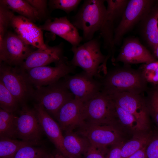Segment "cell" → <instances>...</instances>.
<instances>
[{"mask_svg": "<svg viewBox=\"0 0 158 158\" xmlns=\"http://www.w3.org/2000/svg\"><path fill=\"white\" fill-rule=\"evenodd\" d=\"M152 135L147 131L134 134L132 139L123 144L121 149V158H128L145 146Z\"/></svg>", "mask_w": 158, "mask_h": 158, "instance_id": "25", "label": "cell"}, {"mask_svg": "<svg viewBox=\"0 0 158 158\" xmlns=\"http://www.w3.org/2000/svg\"><path fill=\"white\" fill-rule=\"evenodd\" d=\"M10 25L16 34L27 44L38 49H46L42 30L34 22L20 15H14Z\"/></svg>", "mask_w": 158, "mask_h": 158, "instance_id": "16", "label": "cell"}, {"mask_svg": "<svg viewBox=\"0 0 158 158\" xmlns=\"http://www.w3.org/2000/svg\"><path fill=\"white\" fill-rule=\"evenodd\" d=\"M155 87L156 89L158 92V84Z\"/></svg>", "mask_w": 158, "mask_h": 158, "instance_id": "42", "label": "cell"}, {"mask_svg": "<svg viewBox=\"0 0 158 158\" xmlns=\"http://www.w3.org/2000/svg\"><path fill=\"white\" fill-rule=\"evenodd\" d=\"M65 133L63 140L65 157L80 158L84 155L90 144V142L85 138L73 131H66Z\"/></svg>", "mask_w": 158, "mask_h": 158, "instance_id": "22", "label": "cell"}, {"mask_svg": "<svg viewBox=\"0 0 158 158\" xmlns=\"http://www.w3.org/2000/svg\"><path fill=\"white\" fill-rule=\"evenodd\" d=\"M34 108L43 132L60 153L65 156V152L63 145V135L59 125L41 104L38 103L35 104Z\"/></svg>", "mask_w": 158, "mask_h": 158, "instance_id": "20", "label": "cell"}, {"mask_svg": "<svg viewBox=\"0 0 158 158\" xmlns=\"http://www.w3.org/2000/svg\"><path fill=\"white\" fill-rule=\"evenodd\" d=\"M102 90L108 94L129 92L143 94L148 90L147 83L140 69L132 68L130 65L107 71L100 80Z\"/></svg>", "mask_w": 158, "mask_h": 158, "instance_id": "1", "label": "cell"}, {"mask_svg": "<svg viewBox=\"0 0 158 158\" xmlns=\"http://www.w3.org/2000/svg\"><path fill=\"white\" fill-rule=\"evenodd\" d=\"M36 146L28 145L21 148L13 158H45L49 153L43 148Z\"/></svg>", "mask_w": 158, "mask_h": 158, "instance_id": "30", "label": "cell"}, {"mask_svg": "<svg viewBox=\"0 0 158 158\" xmlns=\"http://www.w3.org/2000/svg\"><path fill=\"white\" fill-rule=\"evenodd\" d=\"M114 103L118 122L124 128L133 133L134 135L147 131L133 115Z\"/></svg>", "mask_w": 158, "mask_h": 158, "instance_id": "27", "label": "cell"}, {"mask_svg": "<svg viewBox=\"0 0 158 158\" xmlns=\"http://www.w3.org/2000/svg\"><path fill=\"white\" fill-rule=\"evenodd\" d=\"M157 60L147 48L137 38L126 39L114 63L121 62L124 65L147 63Z\"/></svg>", "mask_w": 158, "mask_h": 158, "instance_id": "15", "label": "cell"}, {"mask_svg": "<svg viewBox=\"0 0 158 158\" xmlns=\"http://www.w3.org/2000/svg\"><path fill=\"white\" fill-rule=\"evenodd\" d=\"M108 150L107 147L90 143L84 154V158H106Z\"/></svg>", "mask_w": 158, "mask_h": 158, "instance_id": "34", "label": "cell"}, {"mask_svg": "<svg viewBox=\"0 0 158 158\" xmlns=\"http://www.w3.org/2000/svg\"><path fill=\"white\" fill-rule=\"evenodd\" d=\"M107 10L103 23L99 30L104 43L111 59H114L115 45L114 42V24L116 20L122 16L128 0H107Z\"/></svg>", "mask_w": 158, "mask_h": 158, "instance_id": "9", "label": "cell"}, {"mask_svg": "<svg viewBox=\"0 0 158 158\" xmlns=\"http://www.w3.org/2000/svg\"><path fill=\"white\" fill-rule=\"evenodd\" d=\"M19 104L14 96L0 80V108L8 112L14 113L17 110Z\"/></svg>", "mask_w": 158, "mask_h": 158, "instance_id": "28", "label": "cell"}, {"mask_svg": "<svg viewBox=\"0 0 158 158\" xmlns=\"http://www.w3.org/2000/svg\"><path fill=\"white\" fill-rule=\"evenodd\" d=\"M155 55L158 59V44L153 50Z\"/></svg>", "mask_w": 158, "mask_h": 158, "instance_id": "40", "label": "cell"}, {"mask_svg": "<svg viewBox=\"0 0 158 158\" xmlns=\"http://www.w3.org/2000/svg\"><path fill=\"white\" fill-rule=\"evenodd\" d=\"M18 116L13 113L0 108V137L16 138V123Z\"/></svg>", "mask_w": 158, "mask_h": 158, "instance_id": "26", "label": "cell"}, {"mask_svg": "<svg viewBox=\"0 0 158 158\" xmlns=\"http://www.w3.org/2000/svg\"><path fill=\"white\" fill-rule=\"evenodd\" d=\"M153 2L150 0H129L122 18L114 30L115 46L119 44L124 35L141 22L153 6Z\"/></svg>", "mask_w": 158, "mask_h": 158, "instance_id": "8", "label": "cell"}, {"mask_svg": "<svg viewBox=\"0 0 158 158\" xmlns=\"http://www.w3.org/2000/svg\"><path fill=\"white\" fill-rule=\"evenodd\" d=\"M63 78L65 84L74 98L83 103L102 90L100 80L90 77L83 71L74 75H68Z\"/></svg>", "mask_w": 158, "mask_h": 158, "instance_id": "11", "label": "cell"}, {"mask_svg": "<svg viewBox=\"0 0 158 158\" xmlns=\"http://www.w3.org/2000/svg\"><path fill=\"white\" fill-rule=\"evenodd\" d=\"M43 132L36 111L25 104L22 105L16 123V138L26 141H40Z\"/></svg>", "mask_w": 158, "mask_h": 158, "instance_id": "14", "label": "cell"}, {"mask_svg": "<svg viewBox=\"0 0 158 158\" xmlns=\"http://www.w3.org/2000/svg\"><path fill=\"white\" fill-rule=\"evenodd\" d=\"M40 27L42 30L58 35L68 42L72 47L78 46L83 40L78 29L66 16L48 19Z\"/></svg>", "mask_w": 158, "mask_h": 158, "instance_id": "18", "label": "cell"}, {"mask_svg": "<svg viewBox=\"0 0 158 158\" xmlns=\"http://www.w3.org/2000/svg\"><path fill=\"white\" fill-rule=\"evenodd\" d=\"M104 0H85L71 22L83 32V38L87 41L93 38L99 31L106 13L107 7Z\"/></svg>", "mask_w": 158, "mask_h": 158, "instance_id": "4", "label": "cell"}, {"mask_svg": "<svg viewBox=\"0 0 158 158\" xmlns=\"http://www.w3.org/2000/svg\"><path fill=\"white\" fill-rule=\"evenodd\" d=\"M54 67L44 66L23 71L29 83L36 89L55 83L74 72L75 67L66 57L55 63Z\"/></svg>", "mask_w": 158, "mask_h": 158, "instance_id": "6", "label": "cell"}, {"mask_svg": "<svg viewBox=\"0 0 158 158\" xmlns=\"http://www.w3.org/2000/svg\"><path fill=\"white\" fill-rule=\"evenodd\" d=\"M147 145L131 155L128 158H146L145 150Z\"/></svg>", "mask_w": 158, "mask_h": 158, "instance_id": "38", "label": "cell"}, {"mask_svg": "<svg viewBox=\"0 0 158 158\" xmlns=\"http://www.w3.org/2000/svg\"><path fill=\"white\" fill-rule=\"evenodd\" d=\"M39 13L40 16L44 15L47 9V1L45 0H26Z\"/></svg>", "mask_w": 158, "mask_h": 158, "instance_id": "36", "label": "cell"}, {"mask_svg": "<svg viewBox=\"0 0 158 158\" xmlns=\"http://www.w3.org/2000/svg\"><path fill=\"white\" fill-rule=\"evenodd\" d=\"M139 68L146 82L156 86L158 84V60L142 64Z\"/></svg>", "mask_w": 158, "mask_h": 158, "instance_id": "29", "label": "cell"}, {"mask_svg": "<svg viewBox=\"0 0 158 158\" xmlns=\"http://www.w3.org/2000/svg\"><path fill=\"white\" fill-rule=\"evenodd\" d=\"M0 4L16 12L33 22L41 17L37 11L26 0H1Z\"/></svg>", "mask_w": 158, "mask_h": 158, "instance_id": "23", "label": "cell"}, {"mask_svg": "<svg viewBox=\"0 0 158 158\" xmlns=\"http://www.w3.org/2000/svg\"><path fill=\"white\" fill-rule=\"evenodd\" d=\"M78 133L91 144L107 147L123 140L118 127L111 125L84 124Z\"/></svg>", "mask_w": 158, "mask_h": 158, "instance_id": "12", "label": "cell"}, {"mask_svg": "<svg viewBox=\"0 0 158 158\" xmlns=\"http://www.w3.org/2000/svg\"><path fill=\"white\" fill-rule=\"evenodd\" d=\"M32 97L55 118L61 107L66 102L74 98L63 80L36 89L34 90Z\"/></svg>", "mask_w": 158, "mask_h": 158, "instance_id": "5", "label": "cell"}, {"mask_svg": "<svg viewBox=\"0 0 158 158\" xmlns=\"http://www.w3.org/2000/svg\"><path fill=\"white\" fill-rule=\"evenodd\" d=\"M45 158H54V156L51 154H49Z\"/></svg>", "mask_w": 158, "mask_h": 158, "instance_id": "41", "label": "cell"}, {"mask_svg": "<svg viewBox=\"0 0 158 158\" xmlns=\"http://www.w3.org/2000/svg\"><path fill=\"white\" fill-rule=\"evenodd\" d=\"M146 97L150 115L154 118L158 127V92L155 87L147 92Z\"/></svg>", "mask_w": 158, "mask_h": 158, "instance_id": "33", "label": "cell"}, {"mask_svg": "<svg viewBox=\"0 0 158 158\" xmlns=\"http://www.w3.org/2000/svg\"><path fill=\"white\" fill-rule=\"evenodd\" d=\"M11 10L4 6L0 5V50L3 48L4 40L8 25L14 16Z\"/></svg>", "mask_w": 158, "mask_h": 158, "instance_id": "31", "label": "cell"}, {"mask_svg": "<svg viewBox=\"0 0 158 158\" xmlns=\"http://www.w3.org/2000/svg\"><path fill=\"white\" fill-rule=\"evenodd\" d=\"M71 50L73 54L71 64L81 68L90 77L97 79L102 78L101 73L104 75L107 73V63L110 57L102 53L98 38H93L83 44L72 47Z\"/></svg>", "mask_w": 158, "mask_h": 158, "instance_id": "2", "label": "cell"}, {"mask_svg": "<svg viewBox=\"0 0 158 158\" xmlns=\"http://www.w3.org/2000/svg\"><path fill=\"white\" fill-rule=\"evenodd\" d=\"M124 142L123 140L111 145L106 158H121V149Z\"/></svg>", "mask_w": 158, "mask_h": 158, "instance_id": "37", "label": "cell"}, {"mask_svg": "<svg viewBox=\"0 0 158 158\" xmlns=\"http://www.w3.org/2000/svg\"><path fill=\"white\" fill-rule=\"evenodd\" d=\"M0 80L19 104H25L27 100L32 97L35 90L20 68L0 63Z\"/></svg>", "mask_w": 158, "mask_h": 158, "instance_id": "7", "label": "cell"}, {"mask_svg": "<svg viewBox=\"0 0 158 158\" xmlns=\"http://www.w3.org/2000/svg\"><path fill=\"white\" fill-rule=\"evenodd\" d=\"M63 43L61 42L56 46H48L46 49H38L33 51L20 66V68L25 71L46 66L53 62L57 63L65 57L63 55Z\"/></svg>", "mask_w": 158, "mask_h": 158, "instance_id": "19", "label": "cell"}, {"mask_svg": "<svg viewBox=\"0 0 158 158\" xmlns=\"http://www.w3.org/2000/svg\"><path fill=\"white\" fill-rule=\"evenodd\" d=\"M142 94L122 92L108 95L116 104L133 115L147 130L150 114L146 97Z\"/></svg>", "mask_w": 158, "mask_h": 158, "instance_id": "10", "label": "cell"}, {"mask_svg": "<svg viewBox=\"0 0 158 158\" xmlns=\"http://www.w3.org/2000/svg\"><path fill=\"white\" fill-rule=\"evenodd\" d=\"M54 158H70L65 157L61 154L57 153L54 156Z\"/></svg>", "mask_w": 158, "mask_h": 158, "instance_id": "39", "label": "cell"}, {"mask_svg": "<svg viewBox=\"0 0 158 158\" xmlns=\"http://www.w3.org/2000/svg\"><path fill=\"white\" fill-rule=\"evenodd\" d=\"M146 158H158V134H153L145 150Z\"/></svg>", "mask_w": 158, "mask_h": 158, "instance_id": "35", "label": "cell"}, {"mask_svg": "<svg viewBox=\"0 0 158 158\" xmlns=\"http://www.w3.org/2000/svg\"><path fill=\"white\" fill-rule=\"evenodd\" d=\"M40 141H26L0 137V158H13L18 151L26 146H37Z\"/></svg>", "mask_w": 158, "mask_h": 158, "instance_id": "24", "label": "cell"}, {"mask_svg": "<svg viewBox=\"0 0 158 158\" xmlns=\"http://www.w3.org/2000/svg\"><path fill=\"white\" fill-rule=\"evenodd\" d=\"M118 123L114 102L104 92L101 90L84 103L82 125H111L118 128Z\"/></svg>", "mask_w": 158, "mask_h": 158, "instance_id": "3", "label": "cell"}, {"mask_svg": "<svg viewBox=\"0 0 158 158\" xmlns=\"http://www.w3.org/2000/svg\"><path fill=\"white\" fill-rule=\"evenodd\" d=\"M81 1L80 0H51L49 5L52 10L60 9L68 14L76 10Z\"/></svg>", "mask_w": 158, "mask_h": 158, "instance_id": "32", "label": "cell"}, {"mask_svg": "<svg viewBox=\"0 0 158 158\" xmlns=\"http://www.w3.org/2000/svg\"><path fill=\"white\" fill-rule=\"evenodd\" d=\"M33 51L16 34L8 32L5 35L3 48L0 51V63L20 66Z\"/></svg>", "mask_w": 158, "mask_h": 158, "instance_id": "13", "label": "cell"}, {"mask_svg": "<svg viewBox=\"0 0 158 158\" xmlns=\"http://www.w3.org/2000/svg\"><path fill=\"white\" fill-rule=\"evenodd\" d=\"M84 103L73 98L65 103L57 112L55 118L62 130L73 131L83 124Z\"/></svg>", "mask_w": 158, "mask_h": 158, "instance_id": "17", "label": "cell"}, {"mask_svg": "<svg viewBox=\"0 0 158 158\" xmlns=\"http://www.w3.org/2000/svg\"><path fill=\"white\" fill-rule=\"evenodd\" d=\"M141 22L142 36L153 51L158 44V4L153 6Z\"/></svg>", "mask_w": 158, "mask_h": 158, "instance_id": "21", "label": "cell"}]
</instances>
